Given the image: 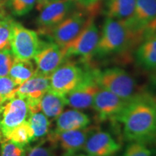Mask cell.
<instances>
[{"mask_svg": "<svg viewBox=\"0 0 156 156\" xmlns=\"http://www.w3.org/2000/svg\"><path fill=\"white\" fill-rule=\"evenodd\" d=\"M122 123L124 136L129 142H142L151 139L156 133V112L153 97L142 93L129 101L115 119Z\"/></svg>", "mask_w": 156, "mask_h": 156, "instance_id": "cell-1", "label": "cell"}, {"mask_svg": "<svg viewBox=\"0 0 156 156\" xmlns=\"http://www.w3.org/2000/svg\"><path fill=\"white\" fill-rule=\"evenodd\" d=\"M142 38L144 35L134 30L126 20L107 17L93 56L104 57L124 51Z\"/></svg>", "mask_w": 156, "mask_h": 156, "instance_id": "cell-2", "label": "cell"}, {"mask_svg": "<svg viewBox=\"0 0 156 156\" xmlns=\"http://www.w3.org/2000/svg\"><path fill=\"white\" fill-rule=\"evenodd\" d=\"M93 75L101 88L125 101H131L142 93L134 78L122 68L112 67L103 70L93 68Z\"/></svg>", "mask_w": 156, "mask_h": 156, "instance_id": "cell-3", "label": "cell"}, {"mask_svg": "<svg viewBox=\"0 0 156 156\" xmlns=\"http://www.w3.org/2000/svg\"><path fill=\"white\" fill-rule=\"evenodd\" d=\"M90 67L83 68L75 62L66 59L49 76L50 90L66 95L83 82L89 73Z\"/></svg>", "mask_w": 156, "mask_h": 156, "instance_id": "cell-4", "label": "cell"}, {"mask_svg": "<svg viewBox=\"0 0 156 156\" xmlns=\"http://www.w3.org/2000/svg\"><path fill=\"white\" fill-rule=\"evenodd\" d=\"M97 128L94 125H89L80 129L69 131L54 130L47 134L45 140L54 148L59 147L62 156H75L83 151L87 137Z\"/></svg>", "mask_w": 156, "mask_h": 156, "instance_id": "cell-5", "label": "cell"}, {"mask_svg": "<svg viewBox=\"0 0 156 156\" xmlns=\"http://www.w3.org/2000/svg\"><path fill=\"white\" fill-rule=\"evenodd\" d=\"M42 43L36 31L15 21L9 45L15 58L31 60L40 49Z\"/></svg>", "mask_w": 156, "mask_h": 156, "instance_id": "cell-6", "label": "cell"}, {"mask_svg": "<svg viewBox=\"0 0 156 156\" xmlns=\"http://www.w3.org/2000/svg\"><path fill=\"white\" fill-rule=\"evenodd\" d=\"M28 105L24 98L15 96L0 105V134L1 141L5 140L13 129L28 119Z\"/></svg>", "mask_w": 156, "mask_h": 156, "instance_id": "cell-7", "label": "cell"}, {"mask_svg": "<svg viewBox=\"0 0 156 156\" xmlns=\"http://www.w3.org/2000/svg\"><path fill=\"white\" fill-rule=\"evenodd\" d=\"M100 38L99 30L92 17L82 31L71 42L62 47L67 58L80 56L84 62H88L93 54Z\"/></svg>", "mask_w": 156, "mask_h": 156, "instance_id": "cell-8", "label": "cell"}, {"mask_svg": "<svg viewBox=\"0 0 156 156\" xmlns=\"http://www.w3.org/2000/svg\"><path fill=\"white\" fill-rule=\"evenodd\" d=\"M91 17L87 16L82 11L73 12L61 23L43 35L48 37L51 41L64 47L77 37Z\"/></svg>", "mask_w": 156, "mask_h": 156, "instance_id": "cell-9", "label": "cell"}, {"mask_svg": "<svg viewBox=\"0 0 156 156\" xmlns=\"http://www.w3.org/2000/svg\"><path fill=\"white\" fill-rule=\"evenodd\" d=\"M76 2V0H51L48 2L40 11L37 19L39 34H45L69 16Z\"/></svg>", "mask_w": 156, "mask_h": 156, "instance_id": "cell-10", "label": "cell"}, {"mask_svg": "<svg viewBox=\"0 0 156 156\" xmlns=\"http://www.w3.org/2000/svg\"><path fill=\"white\" fill-rule=\"evenodd\" d=\"M67 58L64 48L53 41H43L34 57L36 72L46 76L51 75Z\"/></svg>", "mask_w": 156, "mask_h": 156, "instance_id": "cell-11", "label": "cell"}, {"mask_svg": "<svg viewBox=\"0 0 156 156\" xmlns=\"http://www.w3.org/2000/svg\"><path fill=\"white\" fill-rule=\"evenodd\" d=\"M129 101L100 87L93 98L92 107L99 121H114L126 106Z\"/></svg>", "mask_w": 156, "mask_h": 156, "instance_id": "cell-12", "label": "cell"}, {"mask_svg": "<svg viewBox=\"0 0 156 156\" xmlns=\"http://www.w3.org/2000/svg\"><path fill=\"white\" fill-rule=\"evenodd\" d=\"M121 149V145L108 132L99 130L91 132L83 151L91 156H112Z\"/></svg>", "mask_w": 156, "mask_h": 156, "instance_id": "cell-13", "label": "cell"}, {"mask_svg": "<svg viewBox=\"0 0 156 156\" xmlns=\"http://www.w3.org/2000/svg\"><path fill=\"white\" fill-rule=\"evenodd\" d=\"M100 89L95 81L93 69L90 68L87 77L75 90L65 95L67 105L75 109H86L92 107L93 98Z\"/></svg>", "mask_w": 156, "mask_h": 156, "instance_id": "cell-14", "label": "cell"}, {"mask_svg": "<svg viewBox=\"0 0 156 156\" xmlns=\"http://www.w3.org/2000/svg\"><path fill=\"white\" fill-rule=\"evenodd\" d=\"M50 89L49 76L36 72L34 76L17 87L15 95L28 103H39L43 95Z\"/></svg>", "mask_w": 156, "mask_h": 156, "instance_id": "cell-15", "label": "cell"}, {"mask_svg": "<svg viewBox=\"0 0 156 156\" xmlns=\"http://www.w3.org/2000/svg\"><path fill=\"white\" fill-rule=\"evenodd\" d=\"M156 18V0H136L132 18L126 21L129 26L145 36L147 27Z\"/></svg>", "mask_w": 156, "mask_h": 156, "instance_id": "cell-16", "label": "cell"}, {"mask_svg": "<svg viewBox=\"0 0 156 156\" xmlns=\"http://www.w3.org/2000/svg\"><path fill=\"white\" fill-rule=\"evenodd\" d=\"M90 124V119L79 109H68L56 119V131H69L87 127Z\"/></svg>", "mask_w": 156, "mask_h": 156, "instance_id": "cell-17", "label": "cell"}, {"mask_svg": "<svg viewBox=\"0 0 156 156\" xmlns=\"http://www.w3.org/2000/svg\"><path fill=\"white\" fill-rule=\"evenodd\" d=\"M135 57L137 63L144 69H156V33L145 38L136 51Z\"/></svg>", "mask_w": 156, "mask_h": 156, "instance_id": "cell-18", "label": "cell"}, {"mask_svg": "<svg viewBox=\"0 0 156 156\" xmlns=\"http://www.w3.org/2000/svg\"><path fill=\"white\" fill-rule=\"evenodd\" d=\"M67 105L65 95L48 90L40 100L41 111L51 119H56L63 112Z\"/></svg>", "mask_w": 156, "mask_h": 156, "instance_id": "cell-19", "label": "cell"}, {"mask_svg": "<svg viewBox=\"0 0 156 156\" xmlns=\"http://www.w3.org/2000/svg\"><path fill=\"white\" fill-rule=\"evenodd\" d=\"M135 2L136 0H107V17L129 20L133 15Z\"/></svg>", "mask_w": 156, "mask_h": 156, "instance_id": "cell-20", "label": "cell"}, {"mask_svg": "<svg viewBox=\"0 0 156 156\" xmlns=\"http://www.w3.org/2000/svg\"><path fill=\"white\" fill-rule=\"evenodd\" d=\"M36 73V68L30 60H20L15 58L8 76L19 86Z\"/></svg>", "mask_w": 156, "mask_h": 156, "instance_id": "cell-21", "label": "cell"}, {"mask_svg": "<svg viewBox=\"0 0 156 156\" xmlns=\"http://www.w3.org/2000/svg\"><path fill=\"white\" fill-rule=\"evenodd\" d=\"M28 120L34 131L35 141L45 137L50 132L49 119L41 110L30 113Z\"/></svg>", "mask_w": 156, "mask_h": 156, "instance_id": "cell-22", "label": "cell"}, {"mask_svg": "<svg viewBox=\"0 0 156 156\" xmlns=\"http://www.w3.org/2000/svg\"><path fill=\"white\" fill-rule=\"evenodd\" d=\"M5 140H10L23 147H26L30 142H34V131L28 120L13 129L7 136Z\"/></svg>", "mask_w": 156, "mask_h": 156, "instance_id": "cell-23", "label": "cell"}, {"mask_svg": "<svg viewBox=\"0 0 156 156\" xmlns=\"http://www.w3.org/2000/svg\"><path fill=\"white\" fill-rule=\"evenodd\" d=\"M14 23V19L6 10L0 14V50L10 47L9 44Z\"/></svg>", "mask_w": 156, "mask_h": 156, "instance_id": "cell-24", "label": "cell"}, {"mask_svg": "<svg viewBox=\"0 0 156 156\" xmlns=\"http://www.w3.org/2000/svg\"><path fill=\"white\" fill-rule=\"evenodd\" d=\"M36 0H7V5L12 14L15 16H23L34 9Z\"/></svg>", "mask_w": 156, "mask_h": 156, "instance_id": "cell-25", "label": "cell"}, {"mask_svg": "<svg viewBox=\"0 0 156 156\" xmlns=\"http://www.w3.org/2000/svg\"><path fill=\"white\" fill-rule=\"evenodd\" d=\"M17 87L18 85L9 77H0V99L2 102L3 103L16 96L15 92Z\"/></svg>", "mask_w": 156, "mask_h": 156, "instance_id": "cell-26", "label": "cell"}, {"mask_svg": "<svg viewBox=\"0 0 156 156\" xmlns=\"http://www.w3.org/2000/svg\"><path fill=\"white\" fill-rule=\"evenodd\" d=\"M121 156H153V153L145 142H131Z\"/></svg>", "mask_w": 156, "mask_h": 156, "instance_id": "cell-27", "label": "cell"}, {"mask_svg": "<svg viewBox=\"0 0 156 156\" xmlns=\"http://www.w3.org/2000/svg\"><path fill=\"white\" fill-rule=\"evenodd\" d=\"M0 144V156H25V147L10 140H4Z\"/></svg>", "mask_w": 156, "mask_h": 156, "instance_id": "cell-28", "label": "cell"}, {"mask_svg": "<svg viewBox=\"0 0 156 156\" xmlns=\"http://www.w3.org/2000/svg\"><path fill=\"white\" fill-rule=\"evenodd\" d=\"M15 60L10 47L0 50V77L8 76Z\"/></svg>", "mask_w": 156, "mask_h": 156, "instance_id": "cell-29", "label": "cell"}, {"mask_svg": "<svg viewBox=\"0 0 156 156\" xmlns=\"http://www.w3.org/2000/svg\"><path fill=\"white\" fill-rule=\"evenodd\" d=\"M48 144L47 145L45 144L44 140V141L33 147L26 146L25 156H56L55 152L54 151V147L48 142Z\"/></svg>", "mask_w": 156, "mask_h": 156, "instance_id": "cell-30", "label": "cell"}, {"mask_svg": "<svg viewBox=\"0 0 156 156\" xmlns=\"http://www.w3.org/2000/svg\"><path fill=\"white\" fill-rule=\"evenodd\" d=\"M76 1L83 7L90 9L91 7H94V6L97 5L98 0H76Z\"/></svg>", "mask_w": 156, "mask_h": 156, "instance_id": "cell-31", "label": "cell"}, {"mask_svg": "<svg viewBox=\"0 0 156 156\" xmlns=\"http://www.w3.org/2000/svg\"><path fill=\"white\" fill-rule=\"evenodd\" d=\"M156 33V18L146 28L145 32V38Z\"/></svg>", "mask_w": 156, "mask_h": 156, "instance_id": "cell-32", "label": "cell"}, {"mask_svg": "<svg viewBox=\"0 0 156 156\" xmlns=\"http://www.w3.org/2000/svg\"><path fill=\"white\" fill-rule=\"evenodd\" d=\"M149 80L152 85L156 87V69L152 70L149 75Z\"/></svg>", "mask_w": 156, "mask_h": 156, "instance_id": "cell-33", "label": "cell"}, {"mask_svg": "<svg viewBox=\"0 0 156 156\" xmlns=\"http://www.w3.org/2000/svg\"><path fill=\"white\" fill-rule=\"evenodd\" d=\"M49 1L50 0H36V9L38 11H41Z\"/></svg>", "mask_w": 156, "mask_h": 156, "instance_id": "cell-34", "label": "cell"}, {"mask_svg": "<svg viewBox=\"0 0 156 156\" xmlns=\"http://www.w3.org/2000/svg\"><path fill=\"white\" fill-rule=\"evenodd\" d=\"M5 3L0 2V14H2L4 11H5Z\"/></svg>", "mask_w": 156, "mask_h": 156, "instance_id": "cell-35", "label": "cell"}, {"mask_svg": "<svg viewBox=\"0 0 156 156\" xmlns=\"http://www.w3.org/2000/svg\"><path fill=\"white\" fill-rule=\"evenodd\" d=\"M75 156H91L90 155H87V154H84V153H77V155H75Z\"/></svg>", "mask_w": 156, "mask_h": 156, "instance_id": "cell-36", "label": "cell"}, {"mask_svg": "<svg viewBox=\"0 0 156 156\" xmlns=\"http://www.w3.org/2000/svg\"><path fill=\"white\" fill-rule=\"evenodd\" d=\"M153 101H154V105H155V112H156V96H155V97H153Z\"/></svg>", "mask_w": 156, "mask_h": 156, "instance_id": "cell-37", "label": "cell"}, {"mask_svg": "<svg viewBox=\"0 0 156 156\" xmlns=\"http://www.w3.org/2000/svg\"><path fill=\"white\" fill-rule=\"evenodd\" d=\"M0 2H3V3H5V0H0Z\"/></svg>", "mask_w": 156, "mask_h": 156, "instance_id": "cell-38", "label": "cell"}, {"mask_svg": "<svg viewBox=\"0 0 156 156\" xmlns=\"http://www.w3.org/2000/svg\"><path fill=\"white\" fill-rule=\"evenodd\" d=\"M0 141H1V134H0Z\"/></svg>", "mask_w": 156, "mask_h": 156, "instance_id": "cell-39", "label": "cell"}, {"mask_svg": "<svg viewBox=\"0 0 156 156\" xmlns=\"http://www.w3.org/2000/svg\"><path fill=\"white\" fill-rule=\"evenodd\" d=\"M50 1H51V0H50Z\"/></svg>", "mask_w": 156, "mask_h": 156, "instance_id": "cell-40", "label": "cell"}]
</instances>
